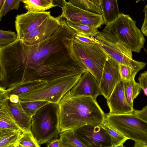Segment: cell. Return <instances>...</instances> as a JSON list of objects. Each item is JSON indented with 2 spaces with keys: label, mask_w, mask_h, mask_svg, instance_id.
I'll return each instance as SVG.
<instances>
[{
  "label": "cell",
  "mask_w": 147,
  "mask_h": 147,
  "mask_svg": "<svg viewBox=\"0 0 147 147\" xmlns=\"http://www.w3.org/2000/svg\"><path fill=\"white\" fill-rule=\"evenodd\" d=\"M59 29L48 39L34 45L17 39L0 47V88L6 89L22 82L54 80L83 73V69L68 53L63 43L76 33L60 20Z\"/></svg>",
  "instance_id": "cell-1"
},
{
  "label": "cell",
  "mask_w": 147,
  "mask_h": 147,
  "mask_svg": "<svg viewBox=\"0 0 147 147\" xmlns=\"http://www.w3.org/2000/svg\"><path fill=\"white\" fill-rule=\"evenodd\" d=\"M58 106L60 132L85 125H102L106 121L105 113L91 97L74 96L68 92Z\"/></svg>",
  "instance_id": "cell-2"
},
{
  "label": "cell",
  "mask_w": 147,
  "mask_h": 147,
  "mask_svg": "<svg viewBox=\"0 0 147 147\" xmlns=\"http://www.w3.org/2000/svg\"><path fill=\"white\" fill-rule=\"evenodd\" d=\"M63 43L71 57L82 69L89 71L99 83L108 56L97 44L78 41L66 37Z\"/></svg>",
  "instance_id": "cell-3"
},
{
  "label": "cell",
  "mask_w": 147,
  "mask_h": 147,
  "mask_svg": "<svg viewBox=\"0 0 147 147\" xmlns=\"http://www.w3.org/2000/svg\"><path fill=\"white\" fill-rule=\"evenodd\" d=\"M31 121L32 132L40 146L57 138L60 132L58 104L50 102L42 107Z\"/></svg>",
  "instance_id": "cell-4"
},
{
  "label": "cell",
  "mask_w": 147,
  "mask_h": 147,
  "mask_svg": "<svg viewBox=\"0 0 147 147\" xmlns=\"http://www.w3.org/2000/svg\"><path fill=\"white\" fill-rule=\"evenodd\" d=\"M102 31L112 35L132 52L139 53L143 48L145 42L143 34L136 26V21L129 15L120 13Z\"/></svg>",
  "instance_id": "cell-5"
},
{
  "label": "cell",
  "mask_w": 147,
  "mask_h": 147,
  "mask_svg": "<svg viewBox=\"0 0 147 147\" xmlns=\"http://www.w3.org/2000/svg\"><path fill=\"white\" fill-rule=\"evenodd\" d=\"M105 115L106 121L110 125L134 141V147H147V122L134 113Z\"/></svg>",
  "instance_id": "cell-6"
},
{
  "label": "cell",
  "mask_w": 147,
  "mask_h": 147,
  "mask_svg": "<svg viewBox=\"0 0 147 147\" xmlns=\"http://www.w3.org/2000/svg\"><path fill=\"white\" fill-rule=\"evenodd\" d=\"M82 74L54 80L41 88L17 96L20 101L42 100L58 104L63 96L77 84Z\"/></svg>",
  "instance_id": "cell-7"
},
{
  "label": "cell",
  "mask_w": 147,
  "mask_h": 147,
  "mask_svg": "<svg viewBox=\"0 0 147 147\" xmlns=\"http://www.w3.org/2000/svg\"><path fill=\"white\" fill-rule=\"evenodd\" d=\"M95 37L100 41L98 45L99 47L119 64L127 65L139 71L145 68V63L133 59L132 51L111 35L102 31Z\"/></svg>",
  "instance_id": "cell-8"
},
{
  "label": "cell",
  "mask_w": 147,
  "mask_h": 147,
  "mask_svg": "<svg viewBox=\"0 0 147 147\" xmlns=\"http://www.w3.org/2000/svg\"><path fill=\"white\" fill-rule=\"evenodd\" d=\"M74 131L76 137L86 147H112L111 137L101 125H85Z\"/></svg>",
  "instance_id": "cell-9"
},
{
  "label": "cell",
  "mask_w": 147,
  "mask_h": 147,
  "mask_svg": "<svg viewBox=\"0 0 147 147\" xmlns=\"http://www.w3.org/2000/svg\"><path fill=\"white\" fill-rule=\"evenodd\" d=\"M61 15L67 20L89 25L97 29L104 24L102 14L88 11L67 2Z\"/></svg>",
  "instance_id": "cell-10"
},
{
  "label": "cell",
  "mask_w": 147,
  "mask_h": 147,
  "mask_svg": "<svg viewBox=\"0 0 147 147\" xmlns=\"http://www.w3.org/2000/svg\"><path fill=\"white\" fill-rule=\"evenodd\" d=\"M61 15L54 17L51 15L40 25L25 35L21 40L26 45L38 44L50 37L61 27Z\"/></svg>",
  "instance_id": "cell-11"
},
{
  "label": "cell",
  "mask_w": 147,
  "mask_h": 147,
  "mask_svg": "<svg viewBox=\"0 0 147 147\" xmlns=\"http://www.w3.org/2000/svg\"><path fill=\"white\" fill-rule=\"evenodd\" d=\"M50 11H27L16 16L15 26L18 36L21 40L26 34L42 23L51 15Z\"/></svg>",
  "instance_id": "cell-12"
},
{
  "label": "cell",
  "mask_w": 147,
  "mask_h": 147,
  "mask_svg": "<svg viewBox=\"0 0 147 147\" xmlns=\"http://www.w3.org/2000/svg\"><path fill=\"white\" fill-rule=\"evenodd\" d=\"M121 79L119 63L108 56L99 82L101 95L107 99Z\"/></svg>",
  "instance_id": "cell-13"
},
{
  "label": "cell",
  "mask_w": 147,
  "mask_h": 147,
  "mask_svg": "<svg viewBox=\"0 0 147 147\" xmlns=\"http://www.w3.org/2000/svg\"><path fill=\"white\" fill-rule=\"evenodd\" d=\"M68 92L74 96H87L95 99L101 95L99 82L88 70L82 74L77 84Z\"/></svg>",
  "instance_id": "cell-14"
},
{
  "label": "cell",
  "mask_w": 147,
  "mask_h": 147,
  "mask_svg": "<svg viewBox=\"0 0 147 147\" xmlns=\"http://www.w3.org/2000/svg\"><path fill=\"white\" fill-rule=\"evenodd\" d=\"M109 114H125L134 112V108L127 102L124 94V81L121 79L117 83L110 96L107 99Z\"/></svg>",
  "instance_id": "cell-15"
},
{
  "label": "cell",
  "mask_w": 147,
  "mask_h": 147,
  "mask_svg": "<svg viewBox=\"0 0 147 147\" xmlns=\"http://www.w3.org/2000/svg\"><path fill=\"white\" fill-rule=\"evenodd\" d=\"M9 97L5 90L0 91V130L21 129L16 122L9 106Z\"/></svg>",
  "instance_id": "cell-16"
},
{
  "label": "cell",
  "mask_w": 147,
  "mask_h": 147,
  "mask_svg": "<svg viewBox=\"0 0 147 147\" xmlns=\"http://www.w3.org/2000/svg\"><path fill=\"white\" fill-rule=\"evenodd\" d=\"M8 102L15 120L22 133L31 131V118L26 113L20 101L15 103L8 100Z\"/></svg>",
  "instance_id": "cell-17"
},
{
  "label": "cell",
  "mask_w": 147,
  "mask_h": 147,
  "mask_svg": "<svg viewBox=\"0 0 147 147\" xmlns=\"http://www.w3.org/2000/svg\"><path fill=\"white\" fill-rule=\"evenodd\" d=\"M48 82L42 80L26 81L10 87L6 90L9 98L18 95L43 87Z\"/></svg>",
  "instance_id": "cell-18"
},
{
  "label": "cell",
  "mask_w": 147,
  "mask_h": 147,
  "mask_svg": "<svg viewBox=\"0 0 147 147\" xmlns=\"http://www.w3.org/2000/svg\"><path fill=\"white\" fill-rule=\"evenodd\" d=\"M100 7L106 25L113 21L120 13L117 0H100Z\"/></svg>",
  "instance_id": "cell-19"
},
{
  "label": "cell",
  "mask_w": 147,
  "mask_h": 147,
  "mask_svg": "<svg viewBox=\"0 0 147 147\" xmlns=\"http://www.w3.org/2000/svg\"><path fill=\"white\" fill-rule=\"evenodd\" d=\"M22 133L21 129L0 130V147H18Z\"/></svg>",
  "instance_id": "cell-20"
},
{
  "label": "cell",
  "mask_w": 147,
  "mask_h": 147,
  "mask_svg": "<svg viewBox=\"0 0 147 147\" xmlns=\"http://www.w3.org/2000/svg\"><path fill=\"white\" fill-rule=\"evenodd\" d=\"M27 11L43 12L55 7L52 0H22Z\"/></svg>",
  "instance_id": "cell-21"
},
{
  "label": "cell",
  "mask_w": 147,
  "mask_h": 147,
  "mask_svg": "<svg viewBox=\"0 0 147 147\" xmlns=\"http://www.w3.org/2000/svg\"><path fill=\"white\" fill-rule=\"evenodd\" d=\"M59 135L61 147H86L75 136L74 130L61 131Z\"/></svg>",
  "instance_id": "cell-22"
},
{
  "label": "cell",
  "mask_w": 147,
  "mask_h": 147,
  "mask_svg": "<svg viewBox=\"0 0 147 147\" xmlns=\"http://www.w3.org/2000/svg\"><path fill=\"white\" fill-rule=\"evenodd\" d=\"M124 88L126 99L130 106L133 108L134 99L138 96L141 89L135 79L124 81Z\"/></svg>",
  "instance_id": "cell-23"
},
{
  "label": "cell",
  "mask_w": 147,
  "mask_h": 147,
  "mask_svg": "<svg viewBox=\"0 0 147 147\" xmlns=\"http://www.w3.org/2000/svg\"><path fill=\"white\" fill-rule=\"evenodd\" d=\"M110 135L112 147H124L123 144L129 139L110 125L106 121L101 125Z\"/></svg>",
  "instance_id": "cell-24"
},
{
  "label": "cell",
  "mask_w": 147,
  "mask_h": 147,
  "mask_svg": "<svg viewBox=\"0 0 147 147\" xmlns=\"http://www.w3.org/2000/svg\"><path fill=\"white\" fill-rule=\"evenodd\" d=\"M67 22L68 26L77 33L95 37L99 32L98 29L89 25L67 20Z\"/></svg>",
  "instance_id": "cell-25"
},
{
  "label": "cell",
  "mask_w": 147,
  "mask_h": 147,
  "mask_svg": "<svg viewBox=\"0 0 147 147\" xmlns=\"http://www.w3.org/2000/svg\"><path fill=\"white\" fill-rule=\"evenodd\" d=\"M20 101V104L26 113L31 118L39 109L44 105L50 102L42 100Z\"/></svg>",
  "instance_id": "cell-26"
},
{
  "label": "cell",
  "mask_w": 147,
  "mask_h": 147,
  "mask_svg": "<svg viewBox=\"0 0 147 147\" xmlns=\"http://www.w3.org/2000/svg\"><path fill=\"white\" fill-rule=\"evenodd\" d=\"M74 5L80 8L94 13L102 14L100 6L96 5L88 0H69Z\"/></svg>",
  "instance_id": "cell-27"
},
{
  "label": "cell",
  "mask_w": 147,
  "mask_h": 147,
  "mask_svg": "<svg viewBox=\"0 0 147 147\" xmlns=\"http://www.w3.org/2000/svg\"><path fill=\"white\" fill-rule=\"evenodd\" d=\"M39 147L36 140L33 136L32 131L22 133L19 141L18 147Z\"/></svg>",
  "instance_id": "cell-28"
},
{
  "label": "cell",
  "mask_w": 147,
  "mask_h": 147,
  "mask_svg": "<svg viewBox=\"0 0 147 147\" xmlns=\"http://www.w3.org/2000/svg\"><path fill=\"white\" fill-rule=\"evenodd\" d=\"M119 72L121 79L124 81L134 79L138 70L127 65L119 64Z\"/></svg>",
  "instance_id": "cell-29"
},
{
  "label": "cell",
  "mask_w": 147,
  "mask_h": 147,
  "mask_svg": "<svg viewBox=\"0 0 147 147\" xmlns=\"http://www.w3.org/2000/svg\"><path fill=\"white\" fill-rule=\"evenodd\" d=\"M18 38L17 34L10 30H0V47L7 46L16 41Z\"/></svg>",
  "instance_id": "cell-30"
},
{
  "label": "cell",
  "mask_w": 147,
  "mask_h": 147,
  "mask_svg": "<svg viewBox=\"0 0 147 147\" xmlns=\"http://www.w3.org/2000/svg\"><path fill=\"white\" fill-rule=\"evenodd\" d=\"M22 0H5L2 8L0 9V21L2 18L11 10H17Z\"/></svg>",
  "instance_id": "cell-31"
},
{
  "label": "cell",
  "mask_w": 147,
  "mask_h": 147,
  "mask_svg": "<svg viewBox=\"0 0 147 147\" xmlns=\"http://www.w3.org/2000/svg\"><path fill=\"white\" fill-rule=\"evenodd\" d=\"M74 39L78 41L86 44L98 45L100 43V41L95 37L77 33L74 35Z\"/></svg>",
  "instance_id": "cell-32"
},
{
  "label": "cell",
  "mask_w": 147,
  "mask_h": 147,
  "mask_svg": "<svg viewBox=\"0 0 147 147\" xmlns=\"http://www.w3.org/2000/svg\"><path fill=\"white\" fill-rule=\"evenodd\" d=\"M138 80L140 88L143 90L144 94L147 96V71L140 74Z\"/></svg>",
  "instance_id": "cell-33"
},
{
  "label": "cell",
  "mask_w": 147,
  "mask_h": 147,
  "mask_svg": "<svg viewBox=\"0 0 147 147\" xmlns=\"http://www.w3.org/2000/svg\"><path fill=\"white\" fill-rule=\"evenodd\" d=\"M138 117L147 122V105L141 110H135L133 112Z\"/></svg>",
  "instance_id": "cell-34"
},
{
  "label": "cell",
  "mask_w": 147,
  "mask_h": 147,
  "mask_svg": "<svg viewBox=\"0 0 147 147\" xmlns=\"http://www.w3.org/2000/svg\"><path fill=\"white\" fill-rule=\"evenodd\" d=\"M144 13V17L142 24L141 31L145 36H147V4L143 9Z\"/></svg>",
  "instance_id": "cell-35"
},
{
  "label": "cell",
  "mask_w": 147,
  "mask_h": 147,
  "mask_svg": "<svg viewBox=\"0 0 147 147\" xmlns=\"http://www.w3.org/2000/svg\"><path fill=\"white\" fill-rule=\"evenodd\" d=\"M47 147H61V143L59 139L55 138L47 143Z\"/></svg>",
  "instance_id": "cell-36"
},
{
  "label": "cell",
  "mask_w": 147,
  "mask_h": 147,
  "mask_svg": "<svg viewBox=\"0 0 147 147\" xmlns=\"http://www.w3.org/2000/svg\"><path fill=\"white\" fill-rule=\"evenodd\" d=\"M55 7H60L61 9L63 8L65 6L67 2L65 0H52Z\"/></svg>",
  "instance_id": "cell-37"
},
{
  "label": "cell",
  "mask_w": 147,
  "mask_h": 147,
  "mask_svg": "<svg viewBox=\"0 0 147 147\" xmlns=\"http://www.w3.org/2000/svg\"><path fill=\"white\" fill-rule=\"evenodd\" d=\"M92 3L100 6V0H88Z\"/></svg>",
  "instance_id": "cell-38"
},
{
  "label": "cell",
  "mask_w": 147,
  "mask_h": 147,
  "mask_svg": "<svg viewBox=\"0 0 147 147\" xmlns=\"http://www.w3.org/2000/svg\"><path fill=\"white\" fill-rule=\"evenodd\" d=\"M5 0H0V9L3 6Z\"/></svg>",
  "instance_id": "cell-39"
},
{
  "label": "cell",
  "mask_w": 147,
  "mask_h": 147,
  "mask_svg": "<svg viewBox=\"0 0 147 147\" xmlns=\"http://www.w3.org/2000/svg\"><path fill=\"white\" fill-rule=\"evenodd\" d=\"M142 0V1H144V0Z\"/></svg>",
  "instance_id": "cell-40"
}]
</instances>
